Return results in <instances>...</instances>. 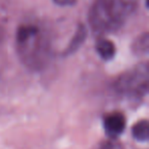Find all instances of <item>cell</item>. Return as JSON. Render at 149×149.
Returning a JSON list of instances; mask_svg holds the SVG:
<instances>
[{
	"label": "cell",
	"mask_w": 149,
	"mask_h": 149,
	"mask_svg": "<svg viewBox=\"0 0 149 149\" xmlns=\"http://www.w3.org/2000/svg\"><path fill=\"white\" fill-rule=\"evenodd\" d=\"M135 0H96L89 13L91 29L98 35L120 29L135 9Z\"/></svg>",
	"instance_id": "cell-1"
},
{
	"label": "cell",
	"mask_w": 149,
	"mask_h": 149,
	"mask_svg": "<svg viewBox=\"0 0 149 149\" xmlns=\"http://www.w3.org/2000/svg\"><path fill=\"white\" fill-rule=\"evenodd\" d=\"M116 88L120 93L142 97L148 91V65L143 63L131 72L122 74L116 82Z\"/></svg>",
	"instance_id": "cell-2"
},
{
	"label": "cell",
	"mask_w": 149,
	"mask_h": 149,
	"mask_svg": "<svg viewBox=\"0 0 149 149\" xmlns=\"http://www.w3.org/2000/svg\"><path fill=\"white\" fill-rule=\"evenodd\" d=\"M103 125L108 136L116 137L124 132L126 128V118L120 112H113L105 116Z\"/></svg>",
	"instance_id": "cell-3"
},
{
	"label": "cell",
	"mask_w": 149,
	"mask_h": 149,
	"mask_svg": "<svg viewBox=\"0 0 149 149\" xmlns=\"http://www.w3.org/2000/svg\"><path fill=\"white\" fill-rule=\"evenodd\" d=\"M86 36H87V31H86L85 26L79 25L77 31H76V34H74L72 41H70V43L68 44V48H66L65 54H72L74 51H77L80 46L84 43V41L86 39Z\"/></svg>",
	"instance_id": "cell-4"
},
{
	"label": "cell",
	"mask_w": 149,
	"mask_h": 149,
	"mask_svg": "<svg viewBox=\"0 0 149 149\" xmlns=\"http://www.w3.org/2000/svg\"><path fill=\"white\" fill-rule=\"evenodd\" d=\"M96 50L103 59L109 60L116 55V46L111 41L106 39L99 40L96 44Z\"/></svg>",
	"instance_id": "cell-5"
},
{
	"label": "cell",
	"mask_w": 149,
	"mask_h": 149,
	"mask_svg": "<svg viewBox=\"0 0 149 149\" xmlns=\"http://www.w3.org/2000/svg\"><path fill=\"white\" fill-rule=\"evenodd\" d=\"M132 135L139 142H146L149 139V124L147 120H139L132 128Z\"/></svg>",
	"instance_id": "cell-6"
},
{
	"label": "cell",
	"mask_w": 149,
	"mask_h": 149,
	"mask_svg": "<svg viewBox=\"0 0 149 149\" xmlns=\"http://www.w3.org/2000/svg\"><path fill=\"white\" fill-rule=\"evenodd\" d=\"M149 49V35L144 33L139 36L132 45V51L137 55H143L148 52Z\"/></svg>",
	"instance_id": "cell-7"
},
{
	"label": "cell",
	"mask_w": 149,
	"mask_h": 149,
	"mask_svg": "<svg viewBox=\"0 0 149 149\" xmlns=\"http://www.w3.org/2000/svg\"><path fill=\"white\" fill-rule=\"evenodd\" d=\"M38 33H39V30L35 26H22V27L19 28V30L17 32V43H23L26 40L30 39V38L35 36Z\"/></svg>",
	"instance_id": "cell-8"
},
{
	"label": "cell",
	"mask_w": 149,
	"mask_h": 149,
	"mask_svg": "<svg viewBox=\"0 0 149 149\" xmlns=\"http://www.w3.org/2000/svg\"><path fill=\"white\" fill-rule=\"evenodd\" d=\"M52 1L59 6H72L77 2V0H52Z\"/></svg>",
	"instance_id": "cell-9"
},
{
	"label": "cell",
	"mask_w": 149,
	"mask_h": 149,
	"mask_svg": "<svg viewBox=\"0 0 149 149\" xmlns=\"http://www.w3.org/2000/svg\"><path fill=\"white\" fill-rule=\"evenodd\" d=\"M0 38H1V32H0Z\"/></svg>",
	"instance_id": "cell-10"
}]
</instances>
